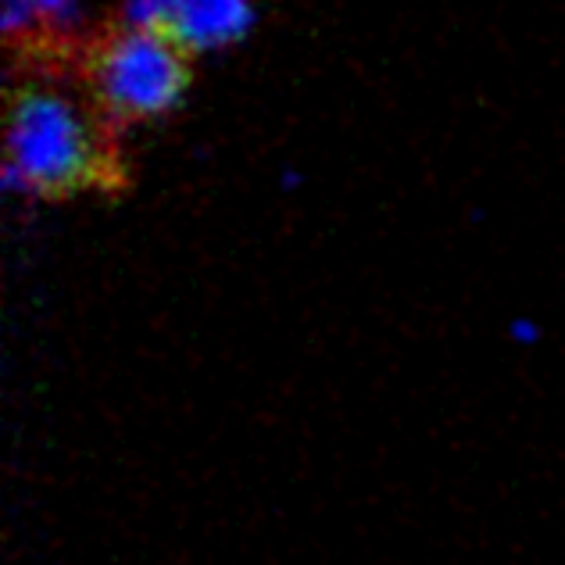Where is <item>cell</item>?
<instances>
[{
	"label": "cell",
	"instance_id": "obj_1",
	"mask_svg": "<svg viewBox=\"0 0 565 565\" xmlns=\"http://www.w3.org/2000/svg\"><path fill=\"white\" fill-rule=\"evenodd\" d=\"M100 137L90 111L57 86H22L4 126L0 186L11 198H62L94 183Z\"/></svg>",
	"mask_w": 565,
	"mask_h": 565
},
{
	"label": "cell",
	"instance_id": "obj_2",
	"mask_svg": "<svg viewBox=\"0 0 565 565\" xmlns=\"http://www.w3.org/2000/svg\"><path fill=\"white\" fill-rule=\"evenodd\" d=\"M90 86L100 111L115 122H154L183 104L190 54L161 29L122 25L97 47Z\"/></svg>",
	"mask_w": 565,
	"mask_h": 565
},
{
	"label": "cell",
	"instance_id": "obj_3",
	"mask_svg": "<svg viewBox=\"0 0 565 565\" xmlns=\"http://www.w3.org/2000/svg\"><path fill=\"white\" fill-rule=\"evenodd\" d=\"M255 0H180L166 33L190 57H207L244 43L255 29Z\"/></svg>",
	"mask_w": 565,
	"mask_h": 565
},
{
	"label": "cell",
	"instance_id": "obj_4",
	"mask_svg": "<svg viewBox=\"0 0 565 565\" xmlns=\"http://www.w3.org/2000/svg\"><path fill=\"white\" fill-rule=\"evenodd\" d=\"M40 11V25L47 36H72L83 29L86 19V0H33Z\"/></svg>",
	"mask_w": 565,
	"mask_h": 565
},
{
	"label": "cell",
	"instance_id": "obj_5",
	"mask_svg": "<svg viewBox=\"0 0 565 565\" xmlns=\"http://www.w3.org/2000/svg\"><path fill=\"white\" fill-rule=\"evenodd\" d=\"M0 29H4V36L11 43L33 40L36 33H43L40 11L33 0H0Z\"/></svg>",
	"mask_w": 565,
	"mask_h": 565
},
{
	"label": "cell",
	"instance_id": "obj_6",
	"mask_svg": "<svg viewBox=\"0 0 565 565\" xmlns=\"http://www.w3.org/2000/svg\"><path fill=\"white\" fill-rule=\"evenodd\" d=\"M175 8H180V0H122V25L161 29L166 33Z\"/></svg>",
	"mask_w": 565,
	"mask_h": 565
},
{
	"label": "cell",
	"instance_id": "obj_7",
	"mask_svg": "<svg viewBox=\"0 0 565 565\" xmlns=\"http://www.w3.org/2000/svg\"><path fill=\"white\" fill-rule=\"evenodd\" d=\"M512 337L515 340H526V344H533V340H537L541 333L533 330V322H526V319H519V322H512Z\"/></svg>",
	"mask_w": 565,
	"mask_h": 565
}]
</instances>
